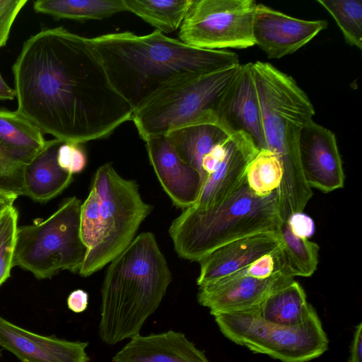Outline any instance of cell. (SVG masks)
Here are the masks:
<instances>
[{
	"label": "cell",
	"instance_id": "6da1fadb",
	"mask_svg": "<svg viewBox=\"0 0 362 362\" xmlns=\"http://www.w3.org/2000/svg\"><path fill=\"white\" fill-rule=\"evenodd\" d=\"M16 111L62 142L104 139L134 110L112 86L90 38L62 26L26 40L13 66Z\"/></svg>",
	"mask_w": 362,
	"mask_h": 362
},
{
	"label": "cell",
	"instance_id": "7a4b0ae2",
	"mask_svg": "<svg viewBox=\"0 0 362 362\" xmlns=\"http://www.w3.org/2000/svg\"><path fill=\"white\" fill-rule=\"evenodd\" d=\"M113 88L134 110L180 81L240 64L233 52L200 49L158 30L125 31L90 38Z\"/></svg>",
	"mask_w": 362,
	"mask_h": 362
},
{
	"label": "cell",
	"instance_id": "3957f363",
	"mask_svg": "<svg viewBox=\"0 0 362 362\" xmlns=\"http://www.w3.org/2000/svg\"><path fill=\"white\" fill-rule=\"evenodd\" d=\"M171 281L168 262L153 233L136 235L106 270L101 289L100 339L114 345L139 334Z\"/></svg>",
	"mask_w": 362,
	"mask_h": 362
},
{
	"label": "cell",
	"instance_id": "277c9868",
	"mask_svg": "<svg viewBox=\"0 0 362 362\" xmlns=\"http://www.w3.org/2000/svg\"><path fill=\"white\" fill-rule=\"evenodd\" d=\"M252 70L260 104L265 148L274 153L283 168L277 190L282 221L303 211L313 196L300 165L299 139L313 119L314 107L307 94L289 75L272 64L256 62Z\"/></svg>",
	"mask_w": 362,
	"mask_h": 362
},
{
	"label": "cell",
	"instance_id": "5b68a950",
	"mask_svg": "<svg viewBox=\"0 0 362 362\" xmlns=\"http://www.w3.org/2000/svg\"><path fill=\"white\" fill-rule=\"evenodd\" d=\"M282 221L277 191L254 194L246 181L224 201L206 209L192 206L173 221L169 235L180 257L199 262L233 240L264 231H277Z\"/></svg>",
	"mask_w": 362,
	"mask_h": 362
},
{
	"label": "cell",
	"instance_id": "8992f818",
	"mask_svg": "<svg viewBox=\"0 0 362 362\" xmlns=\"http://www.w3.org/2000/svg\"><path fill=\"white\" fill-rule=\"evenodd\" d=\"M238 64L188 78L157 93L139 109L132 120L139 136L150 137L218 117L224 95L238 76Z\"/></svg>",
	"mask_w": 362,
	"mask_h": 362
},
{
	"label": "cell",
	"instance_id": "52a82bcc",
	"mask_svg": "<svg viewBox=\"0 0 362 362\" xmlns=\"http://www.w3.org/2000/svg\"><path fill=\"white\" fill-rule=\"evenodd\" d=\"M91 187L100 201V228L78 272L83 277L100 270L127 247L153 208L141 198L136 182L121 177L110 163L97 169Z\"/></svg>",
	"mask_w": 362,
	"mask_h": 362
},
{
	"label": "cell",
	"instance_id": "ba28073f",
	"mask_svg": "<svg viewBox=\"0 0 362 362\" xmlns=\"http://www.w3.org/2000/svg\"><path fill=\"white\" fill-rule=\"evenodd\" d=\"M81 204L76 197L67 198L45 221L18 227L13 267L38 279H50L61 270L78 273L88 250L80 233Z\"/></svg>",
	"mask_w": 362,
	"mask_h": 362
},
{
	"label": "cell",
	"instance_id": "9c48e42d",
	"mask_svg": "<svg viewBox=\"0 0 362 362\" xmlns=\"http://www.w3.org/2000/svg\"><path fill=\"white\" fill-rule=\"evenodd\" d=\"M214 317L228 339L282 362H307L328 349L329 340L315 310L303 322L291 326L267 322L255 312Z\"/></svg>",
	"mask_w": 362,
	"mask_h": 362
},
{
	"label": "cell",
	"instance_id": "30bf717a",
	"mask_svg": "<svg viewBox=\"0 0 362 362\" xmlns=\"http://www.w3.org/2000/svg\"><path fill=\"white\" fill-rule=\"evenodd\" d=\"M253 0H194L179 30V40L200 49H245L255 45Z\"/></svg>",
	"mask_w": 362,
	"mask_h": 362
},
{
	"label": "cell",
	"instance_id": "8fae6325",
	"mask_svg": "<svg viewBox=\"0 0 362 362\" xmlns=\"http://www.w3.org/2000/svg\"><path fill=\"white\" fill-rule=\"evenodd\" d=\"M245 269L199 286V303L214 316L252 312L272 291L293 279L281 271L257 279L247 275Z\"/></svg>",
	"mask_w": 362,
	"mask_h": 362
},
{
	"label": "cell",
	"instance_id": "7c38bea8",
	"mask_svg": "<svg viewBox=\"0 0 362 362\" xmlns=\"http://www.w3.org/2000/svg\"><path fill=\"white\" fill-rule=\"evenodd\" d=\"M299 156L307 185L324 193L342 188L344 172L334 134L310 120L302 129Z\"/></svg>",
	"mask_w": 362,
	"mask_h": 362
},
{
	"label": "cell",
	"instance_id": "4fadbf2b",
	"mask_svg": "<svg viewBox=\"0 0 362 362\" xmlns=\"http://www.w3.org/2000/svg\"><path fill=\"white\" fill-rule=\"evenodd\" d=\"M325 20L293 18L264 4H257L253 23L255 45L269 59H279L305 45L327 27Z\"/></svg>",
	"mask_w": 362,
	"mask_h": 362
},
{
	"label": "cell",
	"instance_id": "5bb4252c",
	"mask_svg": "<svg viewBox=\"0 0 362 362\" xmlns=\"http://www.w3.org/2000/svg\"><path fill=\"white\" fill-rule=\"evenodd\" d=\"M145 142L149 162L173 204L182 211L193 206L202 185L199 172L180 158L166 136Z\"/></svg>",
	"mask_w": 362,
	"mask_h": 362
},
{
	"label": "cell",
	"instance_id": "9a60e30c",
	"mask_svg": "<svg viewBox=\"0 0 362 362\" xmlns=\"http://www.w3.org/2000/svg\"><path fill=\"white\" fill-rule=\"evenodd\" d=\"M259 149L252 138L243 132H235L228 138L224 156L204 182L194 208L202 209L229 197L245 180L247 165Z\"/></svg>",
	"mask_w": 362,
	"mask_h": 362
},
{
	"label": "cell",
	"instance_id": "2e32d148",
	"mask_svg": "<svg viewBox=\"0 0 362 362\" xmlns=\"http://www.w3.org/2000/svg\"><path fill=\"white\" fill-rule=\"evenodd\" d=\"M0 346L22 362H88L87 342L45 337L21 328L0 316Z\"/></svg>",
	"mask_w": 362,
	"mask_h": 362
},
{
	"label": "cell",
	"instance_id": "e0dca14e",
	"mask_svg": "<svg viewBox=\"0 0 362 362\" xmlns=\"http://www.w3.org/2000/svg\"><path fill=\"white\" fill-rule=\"evenodd\" d=\"M281 245L277 231H264L233 240L211 251L198 262L200 286L245 269L261 256Z\"/></svg>",
	"mask_w": 362,
	"mask_h": 362
},
{
	"label": "cell",
	"instance_id": "ac0fdd59",
	"mask_svg": "<svg viewBox=\"0 0 362 362\" xmlns=\"http://www.w3.org/2000/svg\"><path fill=\"white\" fill-rule=\"evenodd\" d=\"M251 62L241 69L217 110L221 121L235 132L249 135L258 149L265 148L260 104Z\"/></svg>",
	"mask_w": 362,
	"mask_h": 362
},
{
	"label": "cell",
	"instance_id": "d6986e66",
	"mask_svg": "<svg viewBox=\"0 0 362 362\" xmlns=\"http://www.w3.org/2000/svg\"><path fill=\"white\" fill-rule=\"evenodd\" d=\"M130 339L115 355L113 362H210L181 332L138 334Z\"/></svg>",
	"mask_w": 362,
	"mask_h": 362
},
{
	"label": "cell",
	"instance_id": "ffe728a7",
	"mask_svg": "<svg viewBox=\"0 0 362 362\" xmlns=\"http://www.w3.org/2000/svg\"><path fill=\"white\" fill-rule=\"evenodd\" d=\"M62 143L57 139L47 141L45 147L24 165L23 195L45 202L61 194L71 183L73 175L57 162L58 149Z\"/></svg>",
	"mask_w": 362,
	"mask_h": 362
},
{
	"label": "cell",
	"instance_id": "44dd1931",
	"mask_svg": "<svg viewBox=\"0 0 362 362\" xmlns=\"http://www.w3.org/2000/svg\"><path fill=\"white\" fill-rule=\"evenodd\" d=\"M233 133L216 117L173 130L165 136L180 158L199 172L203 185L206 178L202 169L204 157Z\"/></svg>",
	"mask_w": 362,
	"mask_h": 362
},
{
	"label": "cell",
	"instance_id": "7402d4cb",
	"mask_svg": "<svg viewBox=\"0 0 362 362\" xmlns=\"http://www.w3.org/2000/svg\"><path fill=\"white\" fill-rule=\"evenodd\" d=\"M40 129L16 110L0 109V153L22 165L46 146Z\"/></svg>",
	"mask_w": 362,
	"mask_h": 362
},
{
	"label": "cell",
	"instance_id": "603a6c76",
	"mask_svg": "<svg viewBox=\"0 0 362 362\" xmlns=\"http://www.w3.org/2000/svg\"><path fill=\"white\" fill-rule=\"evenodd\" d=\"M314 310L302 286L292 279L272 291L252 312L267 322L291 326L303 322Z\"/></svg>",
	"mask_w": 362,
	"mask_h": 362
},
{
	"label": "cell",
	"instance_id": "cb8c5ba5",
	"mask_svg": "<svg viewBox=\"0 0 362 362\" xmlns=\"http://www.w3.org/2000/svg\"><path fill=\"white\" fill-rule=\"evenodd\" d=\"M277 233L281 240L279 258L281 271L293 278L312 276L318 264V245L296 236L287 221L281 223Z\"/></svg>",
	"mask_w": 362,
	"mask_h": 362
},
{
	"label": "cell",
	"instance_id": "d4e9b609",
	"mask_svg": "<svg viewBox=\"0 0 362 362\" xmlns=\"http://www.w3.org/2000/svg\"><path fill=\"white\" fill-rule=\"evenodd\" d=\"M33 8L55 20L79 21L101 20L127 11L122 0H37Z\"/></svg>",
	"mask_w": 362,
	"mask_h": 362
},
{
	"label": "cell",
	"instance_id": "484cf974",
	"mask_svg": "<svg viewBox=\"0 0 362 362\" xmlns=\"http://www.w3.org/2000/svg\"><path fill=\"white\" fill-rule=\"evenodd\" d=\"M194 0H122L132 12L162 33L180 28Z\"/></svg>",
	"mask_w": 362,
	"mask_h": 362
},
{
	"label": "cell",
	"instance_id": "4316f807",
	"mask_svg": "<svg viewBox=\"0 0 362 362\" xmlns=\"http://www.w3.org/2000/svg\"><path fill=\"white\" fill-rule=\"evenodd\" d=\"M283 177V168L277 156L266 148L259 149L247 165L246 183L252 192L264 197L278 190Z\"/></svg>",
	"mask_w": 362,
	"mask_h": 362
},
{
	"label": "cell",
	"instance_id": "83f0119b",
	"mask_svg": "<svg viewBox=\"0 0 362 362\" xmlns=\"http://www.w3.org/2000/svg\"><path fill=\"white\" fill-rule=\"evenodd\" d=\"M335 20L344 40L359 49L362 47L361 0H317Z\"/></svg>",
	"mask_w": 362,
	"mask_h": 362
},
{
	"label": "cell",
	"instance_id": "f1b7e54d",
	"mask_svg": "<svg viewBox=\"0 0 362 362\" xmlns=\"http://www.w3.org/2000/svg\"><path fill=\"white\" fill-rule=\"evenodd\" d=\"M18 213L13 206L0 215V286L11 275Z\"/></svg>",
	"mask_w": 362,
	"mask_h": 362
},
{
	"label": "cell",
	"instance_id": "f546056e",
	"mask_svg": "<svg viewBox=\"0 0 362 362\" xmlns=\"http://www.w3.org/2000/svg\"><path fill=\"white\" fill-rule=\"evenodd\" d=\"M100 228V201L95 189L91 187L87 198L81 204L80 213V233L87 252L95 245Z\"/></svg>",
	"mask_w": 362,
	"mask_h": 362
},
{
	"label": "cell",
	"instance_id": "4dcf8cb0",
	"mask_svg": "<svg viewBox=\"0 0 362 362\" xmlns=\"http://www.w3.org/2000/svg\"><path fill=\"white\" fill-rule=\"evenodd\" d=\"M80 144L74 142H64L58 149V164L63 170L71 175L83 171L87 164L86 154Z\"/></svg>",
	"mask_w": 362,
	"mask_h": 362
},
{
	"label": "cell",
	"instance_id": "1f68e13d",
	"mask_svg": "<svg viewBox=\"0 0 362 362\" xmlns=\"http://www.w3.org/2000/svg\"><path fill=\"white\" fill-rule=\"evenodd\" d=\"M24 165L14 163L0 153V188L23 195Z\"/></svg>",
	"mask_w": 362,
	"mask_h": 362
},
{
	"label": "cell",
	"instance_id": "d6a6232c",
	"mask_svg": "<svg viewBox=\"0 0 362 362\" xmlns=\"http://www.w3.org/2000/svg\"><path fill=\"white\" fill-rule=\"evenodd\" d=\"M27 0H0V48L8 39L13 23Z\"/></svg>",
	"mask_w": 362,
	"mask_h": 362
},
{
	"label": "cell",
	"instance_id": "836d02e7",
	"mask_svg": "<svg viewBox=\"0 0 362 362\" xmlns=\"http://www.w3.org/2000/svg\"><path fill=\"white\" fill-rule=\"evenodd\" d=\"M279 247L255 259L246 268L245 274L254 278L264 279L277 272H282L279 258Z\"/></svg>",
	"mask_w": 362,
	"mask_h": 362
},
{
	"label": "cell",
	"instance_id": "e575fe53",
	"mask_svg": "<svg viewBox=\"0 0 362 362\" xmlns=\"http://www.w3.org/2000/svg\"><path fill=\"white\" fill-rule=\"evenodd\" d=\"M286 221L293 233L298 237L308 238L314 233L313 219L303 212L292 214Z\"/></svg>",
	"mask_w": 362,
	"mask_h": 362
},
{
	"label": "cell",
	"instance_id": "d590c367",
	"mask_svg": "<svg viewBox=\"0 0 362 362\" xmlns=\"http://www.w3.org/2000/svg\"><path fill=\"white\" fill-rule=\"evenodd\" d=\"M88 304V294L82 289L74 290L68 296V308L74 313H80L85 311Z\"/></svg>",
	"mask_w": 362,
	"mask_h": 362
},
{
	"label": "cell",
	"instance_id": "8d00e7d4",
	"mask_svg": "<svg viewBox=\"0 0 362 362\" xmlns=\"http://www.w3.org/2000/svg\"><path fill=\"white\" fill-rule=\"evenodd\" d=\"M350 362H362V322L355 329L350 346Z\"/></svg>",
	"mask_w": 362,
	"mask_h": 362
},
{
	"label": "cell",
	"instance_id": "74e56055",
	"mask_svg": "<svg viewBox=\"0 0 362 362\" xmlns=\"http://www.w3.org/2000/svg\"><path fill=\"white\" fill-rule=\"evenodd\" d=\"M18 196L13 192L0 188V215L13 206Z\"/></svg>",
	"mask_w": 362,
	"mask_h": 362
},
{
	"label": "cell",
	"instance_id": "f35d334b",
	"mask_svg": "<svg viewBox=\"0 0 362 362\" xmlns=\"http://www.w3.org/2000/svg\"><path fill=\"white\" fill-rule=\"evenodd\" d=\"M16 97L14 88L9 87L0 73V100H13Z\"/></svg>",
	"mask_w": 362,
	"mask_h": 362
},
{
	"label": "cell",
	"instance_id": "ab89813d",
	"mask_svg": "<svg viewBox=\"0 0 362 362\" xmlns=\"http://www.w3.org/2000/svg\"><path fill=\"white\" fill-rule=\"evenodd\" d=\"M0 356H1V353H0Z\"/></svg>",
	"mask_w": 362,
	"mask_h": 362
}]
</instances>
